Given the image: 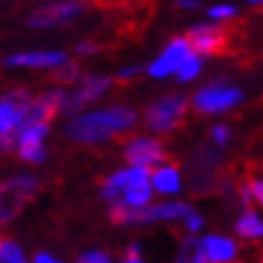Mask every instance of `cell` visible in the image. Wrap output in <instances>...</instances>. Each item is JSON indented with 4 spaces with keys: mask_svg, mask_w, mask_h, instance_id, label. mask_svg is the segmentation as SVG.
Wrapping results in <instances>:
<instances>
[{
    "mask_svg": "<svg viewBox=\"0 0 263 263\" xmlns=\"http://www.w3.org/2000/svg\"><path fill=\"white\" fill-rule=\"evenodd\" d=\"M186 109H189L186 97H182V95L163 97V99H159L148 107L146 124L152 130H156V133H169V130H174L182 122Z\"/></svg>",
    "mask_w": 263,
    "mask_h": 263,
    "instance_id": "3",
    "label": "cell"
},
{
    "mask_svg": "<svg viewBox=\"0 0 263 263\" xmlns=\"http://www.w3.org/2000/svg\"><path fill=\"white\" fill-rule=\"evenodd\" d=\"M240 101H242L240 88L229 86L225 82H216V84H210L197 92L193 99V105H195V109L201 114H220V111L235 107Z\"/></svg>",
    "mask_w": 263,
    "mask_h": 263,
    "instance_id": "4",
    "label": "cell"
},
{
    "mask_svg": "<svg viewBox=\"0 0 263 263\" xmlns=\"http://www.w3.org/2000/svg\"><path fill=\"white\" fill-rule=\"evenodd\" d=\"M77 51H80V54H95V51H99V45L90 43V41H84V43L77 45Z\"/></svg>",
    "mask_w": 263,
    "mask_h": 263,
    "instance_id": "29",
    "label": "cell"
},
{
    "mask_svg": "<svg viewBox=\"0 0 263 263\" xmlns=\"http://www.w3.org/2000/svg\"><path fill=\"white\" fill-rule=\"evenodd\" d=\"M152 180V186L159 191V193H165V195H172V193H178L180 191V174L176 167H161L150 176Z\"/></svg>",
    "mask_w": 263,
    "mask_h": 263,
    "instance_id": "14",
    "label": "cell"
},
{
    "mask_svg": "<svg viewBox=\"0 0 263 263\" xmlns=\"http://www.w3.org/2000/svg\"><path fill=\"white\" fill-rule=\"evenodd\" d=\"M180 9H197L199 7V3H197V0H178L176 3Z\"/></svg>",
    "mask_w": 263,
    "mask_h": 263,
    "instance_id": "32",
    "label": "cell"
},
{
    "mask_svg": "<svg viewBox=\"0 0 263 263\" xmlns=\"http://www.w3.org/2000/svg\"><path fill=\"white\" fill-rule=\"evenodd\" d=\"M191 51L193 49H191V43L186 41V39H176V41H172L167 45V49L163 51V56L150 64L148 73L152 77H167V75L176 73V69L180 67V62L186 58Z\"/></svg>",
    "mask_w": 263,
    "mask_h": 263,
    "instance_id": "11",
    "label": "cell"
},
{
    "mask_svg": "<svg viewBox=\"0 0 263 263\" xmlns=\"http://www.w3.org/2000/svg\"><path fill=\"white\" fill-rule=\"evenodd\" d=\"M111 80L109 77H86V80L82 82V86L77 88V92H73V95H64V101H62V109L64 114H77L80 109H84V105H88L90 101H97L105 90L109 88Z\"/></svg>",
    "mask_w": 263,
    "mask_h": 263,
    "instance_id": "9",
    "label": "cell"
},
{
    "mask_svg": "<svg viewBox=\"0 0 263 263\" xmlns=\"http://www.w3.org/2000/svg\"><path fill=\"white\" fill-rule=\"evenodd\" d=\"M186 41L197 54H225L229 45V30L222 26L197 24L189 30Z\"/></svg>",
    "mask_w": 263,
    "mask_h": 263,
    "instance_id": "6",
    "label": "cell"
},
{
    "mask_svg": "<svg viewBox=\"0 0 263 263\" xmlns=\"http://www.w3.org/2000/svg\"><path fill=\"white\" fill-rule=\"evenodd\" d=\"M229 135H231L229 128L222 126V124H216L212 128V139H214L216 146H227V143H229Z\"/></svg>",
    "mask_w": 263,
    "mask_h": 263,
    "instance_id": "24",
    "label": "cell"
},
{
    "mask_svg": "<svg viewBox=\"0 0 263 263\" xmlns=\"http://www.w3.org/2000/svg\"><path fill=\"white\" fill-rule=\"evenodd\" d=\"M67 62L64 51H26V54H15L5 60L7 67H60Z\"/></svg>",
    "mask_w": 263,
    "mask_h": 263,
    "instance_id": "12",
    "label": "cell"
},
{
    "mask_svg": "<svg viewBox=\"0 0 263 263\" xmlns=\"http://www.w3.org/2000/svg\"><path fill=\"white\" fill-rule=\"evenodd\" d=\"M251 5H263V0H248Z\"/></svg>",
    "mask_w": 263,
    "mask_h": 263,
    "instance_id": "33",
    "label": "cell"
},
{
    "mask_svg": "<svg viewBox=\"0 0 263 263\" xmlns=\"http://www.w3.org/2000/svg\"><path fill=\"white\" fill-rule=\"evenodd\" d=\"M235 7H231V5H218V7H212L208 11V15L210 17H214V20H231V17H235Z\"/></svg>",
    "mask_w": 263,
    "mask_h": 263,
    "instance_id": "23",
    "label": "cell"
},
{
    "mask_svg": "<svg viewBox=\"0 0 263 263\" xmlns=\"http://www.w3.org/2000/svg\"><path fill=\"white\" fill-rule=\"evenodd\" d=\"M248 186H251V193H253V199H257L261 205H263V180H257V178H248Z\"/></svg>",
    "mask_w": 263,
    "mask_h": 263,
    "instance_id": "26",
    "label": "cell"
},
{
    "mask_svg": "<svg viewBox=\"0 0 263 263\" xmlns=\"http://www.w3.org/2000/svg\"><path fill=\"white\" fill-rule=\"evenodd\" d=\"M180 261H208L205 253H203V246H201V240H195V238H186L182 240V248H180Z\"/></svg>",
    "mask_w": 263,
    "mask_h": 263,
    "instance_id": "20",
    "label": "cell"
},
{
    "mask_svg": "<svg viewBox=\"0 0 263 263\" xmlns=\"http://www.w3.org/2000/svg\"><path fill=\"white\" fill-rule=\"evenodd\" d=\"M137 124V114L128 107H111L95 114H86L71 120L64 126V135L80 143H97L111 137L114 133H124Z\"/></svg>",
    "mask_w": 263,
    "mask_h": 263,
    "instance_id": "1",
    "label": "cell"
},
{
    "mask_svg": "<svg viewBox=\"0 0 263 263\" xmlns=\"http://www.w3.org/2000/svg\"><path fill=\"white\" fill-rule=\"evenodd\" d=\"M203 253L208 261H231L238 253V246L233 240L222 238V235H205L201 240Z\"/></svg>",
    "mask_w": 263,
    "mask_h": 263,
    "instance_id": "13",
    "label": "cell"
},
{
    "mask_svg": "<svg viewBox=\"0 0 263 263\" xmlns=\"http://www.w3.org/2000/svg\"><path fill=\"white\" fill-rule=\"evenodd\" d=\"M124 159L130 165H139V167H154L159 163H167L169 154L161 146L159 139H150V137H137L130 139L124 148Z\"/></svg>",
    "mask_w": 263,
    "mask_h": 263,
    "instance_id": "8",
    "label": "cell"
},
{
    "mask_svg": "<svg viewBox=\"0 0 263 263\" xmlns=\"http://www.w3.org/2000/svg\"><path fill=\"white\" fill-rule=\"evenodd\" d=\"M39 182L30 176H17L0 184V225L15 218L22 212V208L34 197Z\"/></svg>",
    "mask_w": 263,
    "mask_h": 263,
    "instance_id": "2",
    "label": "cell"
},
{
    "mask_svg": "<svg viewBox=\"0 0 263 263\" xmlns=\"http://www.w3.org/2000/svg\"><path fill=\"white\" fill-rule=\"evenodd\" d=\"M199 71H201V58L197 56L195 51H191V54L180 62V67L176 69L180 82H191V80H195V77L199 75Z\"/></svg>",
    "mask_w": 263,
    "mask_h": 263,
    "instance_id": "19",
    "label": "cell"
},
{
    "mask_svg": "<svg viewBox=\"0 0 263 263\" xmlns=\"http://www.w3.org/2000/svg\"><path fill=\"white\" fill-rule=\"evenodd\" d=\"M77 77H80V67H77L75 62H62V67L54 71V75H51V80H54L56 84L60 86H67V84H73Z\"/></svg>",
    "mask_w": 263,
    "mask_h": 263,
    "instance_id": "21",
    "label": "cell"
},
{
    "mask_svg": "<svg viewBox=\"0 0 263 263\" xmlns=\"http://www.w3.org/2000/svg\"><path fill=\"white\" fill-rule=\"evenodd\" d=\"M235 233H238L240 238H246V240L261 238L263 235V220L255 214V210L246 208V212L240 216L238 225H235Z\"/></svg>",
    "mask_w": 263,
    "mask_h": 263,
    "instance_id": "15",
    "label": "cell"
},
{
    "mask_svg": "<svg viewBox=\"0 0 263 263\" xmlns=\"http://www.w3.org/2000/svg\"><path fill=\"white\" fill-rule=\"evenodd\" d=\"M34 261H36V263H54L56 257H51V255H47V253H36Z\"/></svg>",
    "mask_w": 263,
    "mask_h": 263,
    "instance_id": "31",
    "label": "cell"
},
{
    "mask_svg": "<svg viewBox=\"0 0 263 263\" xmlns=\"http://www.w3.org/2000/svg\"><path fill=\"white\" fill-rule=\"evenodd\" d=\"M17 154H20L22 161L41 163V161L45 159L43 141H36V139H20V141H17Z\"/></svg>",
    "mask_w": 263,
    "mask_h": 263,
    "instance_id": "16",
    "label": "cell"
},
{
    "mask_svg": "<svg viewBox=\"0 0 263 263\" xmlns=\"http://www.w3.org/2000/svg\"><path fill=\"white\" fill-rule=\"evenodd\" d=\"M30 103V95L26 90H13L0 99V133H15L22 120L26 105Z\"/></svg>",
    "mask_w": 263,
    "mask_h": 263,
    "instance_id": "10",
    "label": "cell"
},
{
    "mask_svg": "<svg viewBox=\"0 0 263 263\" xmlns=\"http://www.w3.org/2000/svg\"><path fill=\"white\" fill-rule=\"evenodd\" d=\"M186 227H189V231L191 233H197L201 227H203V220H201V216L199 214H195V212H191L189 216H186Z\"/></svg>",
    "mask_w": 263,
    "mask_h": 263,
    "instance_id": "27",
    "label": "cell"
},
{
    "mask_svg": "<svg viewBox=\"0 0 263 263\" xmlns=\"http://www.w3.org/2000/svg\"><path fill=\"white\" fill-rule=\"evenodd\" d=\"M84 3H77V0H67V3H51L45 5L39 11H34L28 17V26L32 28H49V26H60L67 24L71 20H75L80 13L84 11Z\"/></svg>",
    "mask_w": 263,
    "mask_h": 263,
    "instance_id": "7",
    "label": "cell"
},
{
    "mask_svg": "<svg viewBox=\"0 0 263 263\" xmlns=\"http://www.w3.org/2000/svg\"><path fill=\"white\" fill-rule=\"evenodd\" d=\"M222 159L218 150L210 148V146H201L193 154L191 161V180L195 184L197 191H212L218 184V167H220Z\"/></svg>",
    "mask_w": 263,
    "mask_h": 263,
    "instance_id": "5",
    "label": "cell"
},
{
    "mask_svg": "<svg viewBox=\"0 0 263 263\" xmlns=\"http://www.w3.org/2000/svg\"><path fill=\"white\" fill-rule=\"evenodd\" d=\"M124 189H126V172H116L111 178H107V182L103 184L101 195H103V199L116 201L124 195Z\"/></svg>",
    "mask_w": 263,
    "mask_h": 263,
    "instance_id": "17",
    "label": "cell"
},
{
    "mask_svg": "<svg viewBox=\"0 0 263 263\" xmlns=\"http://www.w3.org/2000/svg\"><path fill=\"white\" fill-rule=\"evenodd\" d=\"M124 261H141V246H139V244H130V246L126 248Z\"/></svg>",
    "mask_w": 263,
    "mask_h": 263,
    "instance_id": "28",
    "label": "cell"
},
{
    "mask_svg": "<svg viewBox=\"0 0 263 263\" xmlns=\"http://www.w3.org/2000/svg\"><path fill=\"white\" fill-rule=\"evenodd\" d=\"M24 261L22 248L13 240H0V263H20Z\"/></svg>",
    "mask_w": 263,
    "mask_h": 263,
    "instance_id": "22",
    "label": "cell"
},
{
    "mask_svg": "<svg viewBox=\"0 0 263 263\" xmlns=\"http://www.w3.org/2000/svg\"><path fill=\"white\" fill-rule=\"evenodd\" d=\"M141 69L139 67H128V69H122L120 73H118V80H128V77H133V75H137Z\"/></svg>",
    "mask_w": 263,
    "mask_h": 263,
    "instance_id": "30",
    "label": "cell"
},
{
    "mask_svg": "<svg viewBox=\"0 0 263 263\" xmlns=\"http://www.w3.org/2000/svg\"><path fill=\"white\" fill-rule=\"evenodd\" d=\"M150 199H152L150 182H146V184H133V186L124 189V201L128 205H146Z\"/></svg>",
    "mask_w": 263,
    "mask_h": 263,
    "instance_id": "18",
    "label": "cell"
},
{
    "mask_svg": "<svg viewBox=\"0 0 263 263\" xmlns=\"http://www.w3.org/2000/svg\"><path fill=\"white\" fill-rule=\"evenodd\" d=\"M80 261L84 263H107L109 261V255L107 253H101V251H88L80 257Z\"/></svg>",
    "mask_w": 263,
    "mask_h": 263,
    "instance_id": "25",
    "label": "cell"
}]
</instances>
